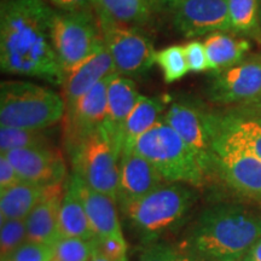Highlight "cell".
<instances>
[{"instance_id": "obj_1", "label": "cell", "mask_w": 261, "mask_h": 261, "mask_svg": "<svg viewBox=\"0 0 261 261\" xmlns=\"http://www.w3.org/2000/svg\"><path fill=\"white\" fill-rule=\"evenodd\" d=\"M54 9L45 0H2L0 68L62 86L63 68L51 41Z\"/></svg>"}, {"instance_id": "obj_2", "label": "cell", "mask_w": 261, "mask_h": 261, "mask_svg": "<svg viewBox=\"0 0 261 261\" xmlns=\"http://www.w3.org/2000/svg\"><path fill=\"white\" fill-rule=\"evenodd\" d=\"M260 238V214L241 205L218 204L202 212L181 247L205 261H241Z\"/></svg>"}, {"instance_id": "obj_3", "label": "cell", "mask_w": 261, "mask_h": 261, "mask_svg": "<svg viewBox=\"0 0 261 261\" xmlns=\"http://www.w3.org/2000/svg\"><path fill=\"white\" fill-rule=\"evenodd\" d=\"M63 97L48 87L28 81L0 84V125L29 129H47L63 119Z\"/></svg>"}, {"instance_id": "obj_4", "label": "cell", "mask_w": 261, "mask_h": 261, "mask_svg": "<svg viewBox=\"0 0 261 261\" xmlns=\"http://www.w3.org/2000/svg\"><path fill=\"white\" fill-rule=\"evenodd\" d=\"M133 150L151 162L166 182L200 187L207 175L192 149L163 117L137 140Z\"/></svg>"}, {"instance_id": "obj_5", "label": "cell", "mask_w": 261, "mask_h": 261, "mask_svg": "<svg viewBox=\"0 0 261 261\" xmlns=\"http://www.w3.org/2000/svg\"><path fill=\"white\" fill-rule=\"evenodd\" d=\"M195 202L188 184L166 182L139 200L122 205L132 226L146 238H154L185 219Z\"/></svg>"}, {"instance_id": "obj_6", "label": "cell", "mask_w": 261, "mask_h": 261, "mask_svg": "<svg viewBox=\"0 0 261 261\" xmlns=\"http://www.w3.org/2000/svg\"><path fill=\"white\" fill-rule=\"evenodd\" d=\"M68 152L74 175L117 201L121 152L103 127L76 143Z\"/></svg>"}, {"instance_id": "obj_7", "label": "cell", "mask_w": 261, "mask_h": 261, "mask_svg": "<svg viewBox=\"0 0 261 261\" xmlns=\"http://www.w3.org/2000/svg\"><path fill=\"white\" fill-rule=\"evenodd\" d=\"M215 165L231 188L261 201V160L242 137L219 119L214 137Z\"/></svg>"}, {"instance_id": "obj_8", "label": "cell", "mask_w": 261, "mask_h": 261, "mask_svg": "<svg viewBox=\"0 0 261 261\" xmlns=\"http://www.w3.org/2000/svg\"><path fill=\"white\" fill-rule=\"evenodd\" d=\"M94 11L117 73L127 77L148 73L154 67L156 54L149 35L137 25L120 23L98 5Z\"/></svg>"}, {"instance_id": "obj_9", "label": "cell", "mask_w": 261, "mask_h": 261, "mask_svg": "<svg viewBox=\"0 0 261 261\" xmlns=\"http://www.w3.org/2000/svg\"><path fill=\"white\" fill-rule=\"evenodd\" d=\"M50 29L52 46L64 73L85 60L103 42L94 10L61 11L54 9Z\"/></svg>"}, {"instance_id": "obj_10", "label": "cell", "mask_w": 261, "mask_h": 261, "mask_svg": "<svg viewBox=\"0 0 261 261\" xmlns=\"http://www.w3.org/2000/svg\"><path fill=\"white\" fill-rule=\"evenodd\" d=\"M162 117L190 146L208 174L217 166L213 144L219 119L205 113L198 104L190 100L173 102Z\"/></svg>"}, {"instance_id": "obj_11", "label": "cell", "mask_w": 261, "mask_h": 261, "mask_svg": "<svg viewBox=\"0 0 261 261\" xmlns=\"http://www.w3.org/2000/svg\"><path fill=\"white\" fill-rule=\"evenodd\" d=\"M212 102L234 104L261 97V54L244 58L233 67L213 71L207 87Z\"/></svg>"}, {"instance_id": "obj_12", "label": "cell", "mask_w": 261, "mask_h": 261, "mask_svg": "<svg viewBox=\"0 0 261 261\" xmlns=\"http://www.w3.org/2000/svg\"><path fill=\"white\" fill-rule=\"evenodd\" d=\"M172 12L174 28L185 38L231 32L228 0H182Z\"/></svg>"}, {"instance_id": "obj_13", "label": "cell", "mask_w": 261, "mask_h": 261, "mask_svg": "<svg viewBox=\"0 0 261 261\" xmlns=\"http://www.w3.org/2000/svg\"><path fill=\"white\" fill-rule=\"evenodd\" d=\"M113 75L98 83L73 107L65 109L63 136L68 150L103 127L107 116L108 86Z\"/></svg>"}, {"instance_id": "obj_14", "label": "cell", "mask_w": 261, "mask_h": 261, "mask_svg": "<svg viewBox=\"0 0 261 261\" xmlns=\"http://www.w3.org/2000/svg\"><path fill=\"white\" fill-rule=\"evenodd\" d=\"M2 154L9 159L23 181L44 187L64 182L67 166L63 154L55 145L15 149Z\"/></svg>"}, {"instance_id": "obj_15", "label": "cell", "mask_w": 261, "mask_h": 261, "mask_svg": "<svg viewBox=\"0 0 261 261\" xmlns=\"http://www.w3.org/2000/svg\"><path fill=\"white\" fill-rule=\"evenodd\" d=\"M117 73L113 57L104 41L85 60L64 73L62 84L65 109L73 107L81 97L90 92L98 83Z\"/></svg>"}, {"instance_id": "obj_16", "label": "cell", "mask_w": 261, "mask_h": 261, "mask_svg": "<svg viewBox=\"0 0 261 261\" xmlns=\"http://www.w3.org/2000/svg\"><path fill=\"white\" fill-rule=\"evenodd\" d=\"M163 184H166L165 179L155 166L135 150L121 155L117 197L121 205L144 197Z\"/></svg>"}, {"instance_id": "obj_17", "label": "cell", "mask_w": 261, "mask_h": 261, "mask_svg": "<svg viewBox=\"0 0 261 261\" xmlns=\"http://www.w3.org/2000/svg\"><path fill=\"white\" fill-rule=\"evenodd\" d=\"M140 94L137 85L130 77L123 76L119 73L114 74L108 86L107 116L103 128L112 139L120 152L121 148V133L125 123L138 102Z\"/></svg>"}, {"instance_id": "obj_18", "label": "cell", "mask_w": 261, "mask_h": 261, "mask_svg": "<svg viewBox=\"0 0 261 261\" xmlns=\"http://www.w3.org/2000/svg\"><path fill=\"white\" fill-rule=\"evenodd\" d=\"M64 182L48 185L46 194L25 218L27 241L55 246L62 237L60 210L65 192Z\"/></svg>"}, {"instance_id": "obj_19", "label": "cell", "mask_w": 261, "mask_h": 261, "mask_svg": "<svg viewBox=\"0 0 261 261\" xmlns=\"http://www.w3.org/2000/svg\"><path fill=\"white\" fill-rule=\"evenodd\" d=\"M71 178L74 179L77 192L83 200L94 236H110L125 240L117 215V201L110 196L96 191L76 175L71 174Z\"/></svg>"}, {"instance_id": "obj_20", "label": "cell", "mask_w": 261, "mask_h": 261, "mask_svg": "<svg viewBox=\"0 0 261 261\" xmlns=\"http://www.w3.org/2000/svg\"><path fill=\"white\" fill-rule=\"evenodd\" d=\"M166 106L158 97H146L140 94L138 102L129 114L122 128L121 148L122 152H129L140 137L151 128L165 114Z\"/></svg>"}, {"instance_id": "obj_21", "label": "cell", "mask_w": 261, "mask_h": 261, "mask_svg": "<svg viewBox=\"0 0 261 261\" xmlns=\"http://www.w3.org/2000/svg\"><path fill=\"white\" fill-rule=\"evenodd\" d=\"M203 45L207 51L211 70L220 71L233 67L246 58L252 48V42L248 39L217 32L207 35Z\"/></svg>"}, {"instance_id": "obj_22", "label": "cell", "mask_w": 261, "mask_h": 261, "mask_svg": "<svg viewBox=\"0 0 261 261\" xmlns=\"http://www.w3.org/2000/svg\"><path fill=\"white\" fill-rule=\"evenodd\" d=\"M60 231L62 237H77L84 240H92L94 237L83 200L71 175L67 181L61 204Z\"/></svg>"}, {"instance_id": "obj_23", "label": "cell", "mask_w": 261, "mask_h": 261, "mask_svg": "<svg viewBox=\"0 0 261 261\" xmlns=\"http://www.w3.org/2000/svg\"><path fill=\"white\" fill-rule=\"evenodd\" d=\"M47 188L21 181L0 190V220L25 219L46 194Z\"/></svg>"}, {"instance_id": "obj_24", "label": "cell", "mask_w": 261, "mask_h": 261, "mask_svg": "<svg viewBox=\"0 0 261 261\" xmlns=\"http://www.w3.org/2000/svg\"><path fill=\"white\" fill-rule=\"evenodd\" d=\"M231 32L261 42V15L259 0H228Z\"/></svg>"}, {"instance_id": "obj_25", "label": "cell", "mask_w": 261, "mask_h": 261, "mask_svg": "<svg viewBox=\"0 0 261 261\" xmlns=\"http://www.w3.org/2000/svg\"><path fill=\"white\" fill-rule=\"evenodd\" d=\"M97 5L120 23L137 27L145 24L152 11L149 0H98Z\"/></svg>"}, {"instance_id": "obj_26", "label": "cell", "mask_w": 261, "mask_h": 261, "mask_svg": "<svg viewBox=\"0 0 261 261\" xmlns=\"http://www.w3.org/2000/svg\"><path fill=\"white\" fill-rule=\"evenodd\" d=\"M52 144L51 137L46 129L17 128V127H0V151L9 150L48 146Z\"/></svg>"}, {"instance_id": "obj_27", "label": "cell", "mask_w": 261, "mask_h": 261, "mask_svg": "<svg viewBox=\"0 0 261 261\" xmlns=\"http://www.w3.org/2000/svg\"><path fill=\"white\" fill-rule=\"evenodd\" d=\"M155 64L161 68L163 79L167 84L182 79L190 71L185 58L184 46L181 45H171L156 51Z\"/></svg>"}, {"instance_id": "obj_28", "label": "cell", "mask_w": 261, "mask_h": 261, "mask_svg": "<svg viewBox=\"0 0 261 261\" xmlns=\"http://www.w3.org/2000/svg\"><path fill=\"white\" fill-rule=\"evenodd\" d=\"M93 250V238L61 237L55 244L54 261H90Z\"/></svg>"}, {"instance_id": "obj_29", "label": "cell", "mask_w": 261, "mask_h": 261, "mask_svg": "<svg viewBox=\"0 0 261 261\" xmlns=\"http://www.w3.org/2000/svg\"><path fill=\"white\" fill-rule=\"evenodd\" d=\"M223 120L242 137L247 145L261 160V117L227 116Z\"/></svg>"}, {"instance_id": "obj_30", "label": "cell", "mask_w": 261, "mask_h": 261, "mask_svg": "<svg viewBox=\"0 0 261 261\" xmlns=\"http://www.w3.org/2000/svg\"><path fill=\"white\" fill-rule=\"evenodd\" d=\"M137 261H205L182 247L154 243L146 247Z\"/></svg>"}, {"instance_id": "obj_31", "label": "cell", "mask_w": 261, "mask_h": 261, "mask_svg": "<svg viewBox=\"0 0 261 261\" xmlns=\"http://www.w3.org/2000/svg\"><path fill=\"white\" fill-rule=\"evenodd\" d=\"M0 225V256L5 257L27 241V224L25 219H10Z\"/></svg>"}, {"instance_id": "obj_32", "label": "cell", "mask_w": 261, "mask_h": 261, "mask_svg": "<svg viewBox=\"0 0 261 261\" xmlns=\"http://www.w3.org/2000/svg\"><path fill=\"white\" fill-rule=\"evenodd\" d=\"M54 257L55 246L25 241L14 252L2 257V261H52Z\"/></svg>"}, {"instance_id": "obj_33", "label": "cell", "mask_w": 261, "mask_h": 261, "mask_svg": "<svg viewBox=\"0 0 261 261\" xmlns=\"http://www.w3.org/2000/svg\"><path fill=\"white\" fill-rule=\"evenodd\" d=\"M93 246L110 261H127V243L117 237L94 236Z\"/></svg>"}, {"instance_id": "obj_34", "label": "cell", "mask_w": 261, "mask_h": 261, "mask_svg": "<svg viewBox=\"0 0 261 261\" xmlns=\"http://www.w3.org/2000/svg\"><path fill=\"white\" fill-rule=\"evenodd\" d=\"M185 58H187L189 70L192 73L210 70V61H208L207 51L203 42L198 40H191L184 45Z\"/></svg>"}, {"instance_id": "obj_35", "label": "cell", "mask_w": 261, "mask_h": 261, "mask_svg": "<svg viewBox=\"0 0 261 261\" xmlns=\"http://www.w3.org/2000/svg\"><path fill=\"white\" fill-rule=\"evenodd\" d=\"M21 181L23 180L9 159L4 154L0 155V190L14 187Z\"/></svg>"}, {"instance_id": "obj_36", "label": "cell", "mask_w": 261, "mask_h": 261, "mask_svg": "<svg viewBox=\"0 0 261 261\" xmlns=\"http://www.w3.org/2000/svg\"><path fill=\"white\" fill-rule=\"evenodd\" d=\"M46 2L61 11H81V10H94L98 0H46Z\"/></svg>"}, {"instance_id": "obj_37", "label": "cell", "mask_w": 261, "mask_h": 261, "mask_svg": "<svg viewBox=\"0 0 261 261\" xmlns=\"http://www.w3.org/2000/svg\"><path fill=\"white\" fill-rule=\"evenodd\" d=\"M182 0H149L151 10L155 11H173Z\"/></svg>"}, {"instance_id": "obj_38", "label": "cell", "mask_w": 261, "mask_h": 261, "mask_svg": "<svg viewBox=\"0 0 261 261\" xmlns=\"http://www.w3.org/2000/svg\"><path fill=\"white\" fill-rule=\"evenodd\" d=\"M246 261H261V238L254 246L250 248L247 256L244 257Z\"/></svg>"}, {"instance_id": "obj_39", "label": "cell", "mask_w": 261, "mask_h": 261, "mask_svg": "<svg viewBox=\"0 0 261 261\" xmlns=\"http://www.w3.org/2000/svg\"><path fill=\"white\" fill-rule=\"evenodd\" d=\"M90 261H110V260L108 259V257L104 256L103 254H100V253L98 252V250L96 249V248H94L93 255H92V257H91Z\"/></svg>"}, {"instance_id": "obj_40", "label": "cell", "mask_w": 261, "mask_h": 261, "mask_svg": "<svg viewBox=\"0 0 261 261\" xmlns=\"http://www.w3.org/2000/svg\"><path fill=\"white\" fill-rule=\"evenodd\" d=\"M259 4H260V15H261V0H259Z\"/></svg>"}, {"instance_id": "obj_41", "label": "cell", "mask_w": 261, "mask_h": 261, "mask_svg": "<svg viewBox=\"0 0 261 261\" xmlns=\"http://www.w3.org/2000/svg\"><path fill=\"white\" fill-rule=\"evenodd\" d=\"M52 261H54V260H52Z\"/></svg>"}]
</instances>
